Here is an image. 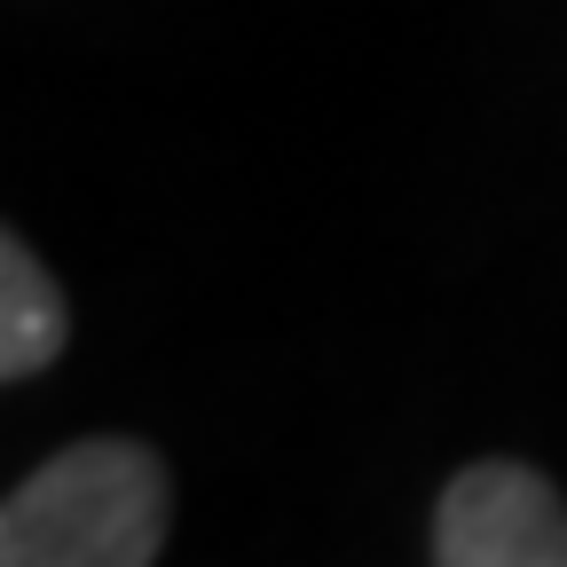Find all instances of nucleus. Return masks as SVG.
<instances>
[{"mask_svg":"<svg viewBox=\"0 0 567 567\" xmlns=\"http://www.w3.org/2000/svg\"><path fill=\"white\" fill-rule=\"evenodd\" d=\"M166 465L151 442L95 434L55 450L0 505L9 567H151L166 551Z\"/></svg>","mask_w":567,"mask_h":567,"instance_id":"obj_1","label":"nucleus"},{"mask_svg":"<svg viewBox=\"0 0 567 567\" xmlns=\"http://www.w3.org/2000/svg\"><path fill=\"white\" fill-rule=\"evenodd\" d=\"M442 567H567V505L536 465L481 457L450 473L434 505Z\"/></svg>","mask_w":567,"mask_h":567,"instance_id":"obj_2","label":"nucleus"},{"mask_svg":"<svg viewBox=\"0 0 567 567\" xmlns=\"http://www.w3.org/2000/svg\"><path fill=\"white\" fill-rule=\"evenodd\" d=\"M63 339H71V308L55 292V276L9 229V237H0V379H9V386L40 379L63 354Z\"/></svg>","mask_w":567,"mask_h":567,"instance_id":"obj_3","label":"nucleus"}]
</instances>
